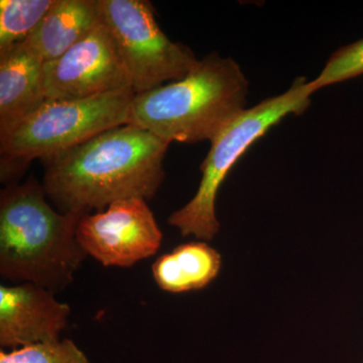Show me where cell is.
<instances>
[{
  "label": "cell",
  "instance_id": "1",
  "mask_svg": "<svg viewBox=\"0 0 363 363\" xmlns=\"http://www.w3.org/2000/svg\"><path fill=\"white\" fill-rule=\"evenodd\" d=\"M169 143L133 124L42 160L43 187L63 213L84 216L124 199L149 200L164 180Z\"/></svg>",
  "mask_w": 363,
  "mask_h": 363
},
{
  "label": "cell",
  "instance_id": "2",
  "mask_svg": "<svg viewBox=\"0 0 363 363\" xmlns=\"http://www.w3.org/2000/svg\"><path fill=\"white\" fill-rule=\"evenodd\" d=\"M33 177L0 193V277L32 283L58 294L75 281L87 255L77 238L80 215L48 202Z\"/></svg>",
  "mask_w": 363,
  "mask_h": 363
},
{
  "label": "cell",
  "instance_id": "3",
  "mask_svg": "<svg viewBox=\"0 0 363 363\" xmlns=\"http://www.w3.org/2000/svg\"><path fill=\"white\" fill-rule=\"evenodd\" d=\"M250 82L230 57L208 54L182 80L135 94L130 124L164 142L212 140L245 111Z\"/></svg>",
  "mask_w": 363,
  "mask_h": 363
},
{
  "label": "cell",
  "instance_id": "4",
  "mask_svg": "<svg viewBox=\"0 0 363 363\" xmlns=\"http://www.w3.org/2000/svg\"><path fill=\"white\" fill-rule=\"evenodd\" d=\"M135 93L111 91L76 100H45L35 113L0 136V180L18 183L30 162L58 154L117 126L130 124Z\"/></svg>",
  "mask_w": 363,
  "mask_h": 363
},
{
  "label": "cell",
  "instance_id": "5",
  "mask_svg": "<svg viewBox=\"0 0 363 363\" xmlns=\"http://www.w3.org/2000/svg\"><path fill=\"white\" fill-rule=\"evenodd\" d=\"M316 91L305 77L295 79L283 94L262 100L238 113L211 140V147L201 164L202 179L194 197L169 217V224L184 238L193 235L209 241L218 233L216 215L219 189L229 172L250 147L290 114L304 113Z\"/></svg>",
  "mask_w": 363,
  "mask_h": 363
},
{
  "label": "cell",
  "instance_id": "6",
  "mask_svg": "<svg viewBox=\"0 0 363 363\" xmlns=\"http://www.w3.org/2000/svg\"><path fill=\"white\" fill-rule=\"evenodd\" d=\"M135 94L182 80L197 65L190 48L162 32L149 1L98 0Z\"/></svg>",
  "mask_w": 363,
  "mask_h": 363
},
{
  "label": "cell",
  "instance_id": "7",
  "mask_svg": "<svg viewBox=\"0 0 363 363\" xmlns=\"http://www.w3.org/2000/svg\"><path fill=\"white\" fill-rule=\"evenodd\" d=\"M77 238L87 257L106 267H131L156 255L162 233L147 200L131 198L81 217Z\"/></svg>",
  "mask_w": 363,
  "mask_h": 363
},
{
  "label": "cell",
  "instance_id": "8",
  "mask_svg": "<svg viewBox=\"0 0 363 363\" xmlns=\"http://www.w3.org/2000/svg\"><path fill=\"white\" fill-rule=\"evenodd\" d=\"M43 85L47 100L83 99L133 90L116 40L102 21L63 56L44 63Z\"/></svg>",
  "mask_w": 363,
  "mask_h": 363
},
{
  "label": "cell",
  "instance_id": "9",
  "mask_svg": "<svg viewBox=\"0 0 363 363\" xmlns=\"http://www.w3.org/2000/svg\"><path fill=\"white\" fill-rule=\"evenodd\" d=\"M71 307L32 283L0 285V347L16 350L61 340Z\"/></svg>",
  "mask_w": 363,
  "mask_h": 363
},
{
  "label": "cell",
  "instance_id": "10",
  "mask_svg": "<svg viewBox=\"0 0 363 363\" xmlns=\"http://www.w3.org/2000/svg\"><path fill=\"white\" fill-rule=\"evenodd\" d=\"M44 63L26 42L0 52V136L45 104Z\"/></svg>",
  "mask_w": 363,
  "mask_h": 363
},
{
  "label": "cell",
  "instance_id": "11",
  "mask_svg": "<svg viewBox=\"0 0 363 363\" xmlns=\"http://www.w3.org/2000/svg\"><path fill=\"white\" fill-rule=\"evenodd\" d=\"M100 23L98 0H55L26 43L45 63L63 56Z\"/></svg>",
  "mask_w": 363,
  "mask_h": 363
},
{
  "label": "cell",
  "instance_id": "12",
  "mask_svg": "<svg viewBox=\"0 0 363 363\" xmlns=\"http://www.w3.org/2000/svg\"><path fill=\"white\" fill-rule=\"evenodd\" d=\"M221 266L218 250L206 241H192L157 257L152 272L164 292L182 294L206 288L218 277Z\"/></svg>",
  "mask_w": 363,
  "mask_h": 363
},
{
  "label": "cell",
  "instance_id": "13",
  "mask_svg": "<svg viewBox=\"0 0 363 363\" xmlns=\"http://www.w3.org/2000/svg\"><path fill=\"white\" fill-rule=\"evenodd\" d=\"M54 4L55 0H1L0 52L26 42Z\"/></svg>",
  "mask_w": 363,
  "mask_h": 363
},
{
  "label": "cell",
  "instance_id": "14",
  "mask_svg": "<svg viewBox=\"0 0 363 363\" xmlns=\"http://www.w3.org/2000/svg\"><path fill=\"white\" fill-rule=\"evenodd\" d=\"M0 363H91L71 339L0 351Z\"/></svg>",
  "mask_w": 363,
  "mask_h": 363
},
{
  "label": "cell",
  "instance_id": "15",
  "mask_svg": "<svg viewBox=\"0 0 363 363\" xmlns=\"http://www.w3.org/2000/svg\"><path fill=\"white\" fill-rule=\"evenodd\" d=\"M360 75H363V39L334 52L321 73L310 82L318 91Z\"/></svg>",
  "mask_w": 363,
  "mask_h": 363
},
{
  "label": "cell",
  "instance_id": "16",
  "mask_svg": "<svg viewBox=\"0 0 363 363\" xmlns=\"http://www.w3.org/2000/svg\"><path fill=\"white\" fill-rule=\"evenodd\" d=\"M363 363V362H362Z\"/></svg>",
  "mask_w": 363,
  "mask_h": 363
}]
</instances>
